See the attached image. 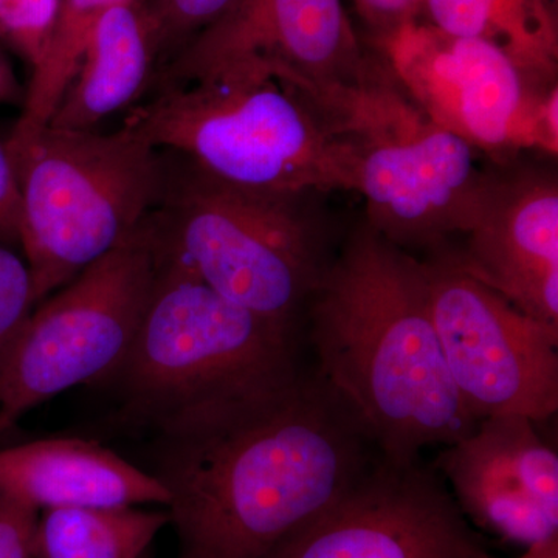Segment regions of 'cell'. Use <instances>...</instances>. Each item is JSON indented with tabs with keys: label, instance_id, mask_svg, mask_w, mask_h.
Listing matches in <instances>:
<instances>
[{
	"label": "cell",
	"instance_id": "1",
	"mask_svg": "<svg viewBox=\"0 0 558 558\" xmlns=\"http://www.w3.org/2000/svg\"><path fill=\"white\" fill-rule=\"evenodd\" d=\"M174 558H259L381 457L317 373L194 411L149 436Z\"/></svg>",
	"mask_w": 558,
	"mask_h": 558
},
{
	"label": "cell",
	"instance_id": "2",
	"mask_svg": "<svg viewBox=\"0 0 558 558\" xmlns=\"http://www.w3.org/2000/svg\"><path fill=\"white\" fill-rule=\"evenodd\" d=\"M317 374L389 461L475 429L433 322L424 263L359 223L306 307Z\"/></svg>",
	"mask_w": 558,
	"mask_h": 558
},
{
	"label": "cell",
	"instance_id": "3",
	"mask_svg": "<svg viewBox=\"0 0 558 558\" xmlns=\"http://www.w3.org/2000/svg\"><path fill=\"white\" fill-rule=\"evenodd\" d=\"M293 337L220 296L165 238L135 339L105 379L116 387L110 425L150 436L194 411L292 379L300 371Z\"/></svg>",
	"mask_w": 558,
	"mask_h": 558
},
{
	"label": "cell",
	"instance_id": "4",
	"mask_svg": "<svg viewBox=\"0 0 558 558\" xmlns=\"http://www.w3.org/2000/svg\"><path fill=\"white\" fill-rule=\"evenodd\" d=\"M123 126L242 189L351 191L340 124L275 76L241 73L157 87Z\"/></svg>",
	"mask_w": 558,
	"mask_h": 558
},
{
	"label": "cell",
	"instance_id": "5",
	"mask_svg": "<svg viewBox=\"0 0 558 558\" xmlns=\"http://www.w3.org/2000/svg\"><path fill=\"white\" fill-rule=\"evenodd\" d=\"M156 208L168 244L223 299L295 330L336 252L322 191L242 189L167 161Z\"/></svg>",
	"mask_w": 558,
	"mask_h": 558
},
{
	"label": "cell",
	"instance_id": "6",
	"mask_svg": "<svg viewBox=\"0 0 558 558\" xmlns=\"http://www.w3.org/2000/svg\"><path fill=\"white\" fill-rule=\"evenodd\" d=\"M3 145L20 186V245L36 306L128 240L167 186L160 149L126 126L14 128Z\"/></svg>",
	"mask_w": 558,
	"mask_h": 558
},
{
	"label": "cell",
	"instance_id": "7",
	"mask_svg": "<svg viewBox=\"0 0 558 558\" xmlns=\"http://www.w3.org/2000/svg\"><path fill=\"white\" fill-rule=\"evenodd\" d=\"M259 73L310 95L349 134L398 90L341 0H236L157 73V86Z\"/></svg>",
	"mask_w": 558,
	"mask_h": 558
},
{
	"label": "cell",
	"instance_id": "8",
	"mask_svg": "<svg viewBox=\"0 0 558 558\" xmlns=\"http://www.w3.org/2000/svg\"><path fill=\"white\" fill-rule=\"evenodd\" d=\"M163 255L154 211L128 240L40 301L0 365V439L40 403L119 368Z\"/></svg>",
	"mask_w": 558,
	"mask_h": 558
},
{
	"label": "cell",
	"instance_id": "9",
	"mask_svg": "<svg viewBox=\"0 0 558 558\" xmlns=\"http://www.w3.org/2000/svg\"><path fill=\"white\" fill-rule=\"evenodd\" d=\"M429 120L505 161L520 150L557 157L558 83L529 75L505 51L418 20L373 44Z\"/></svg>",
	"mask_w": 558,
	"mask_h": 558
},
{
	"label": "cell",
	"instance_id": "10",
	"mask_svg": "<svg viewBox=\"0 0 558 558\" xmlns=\"http://www.w3.org/2000/svg\"><path fill=\"white\" fill-rule=\"evenodd\" d=\"M351 191L366 202V222L400 248L446 247L468 234L490 172L469 142L402 98L347 137Z\"/></svg>",
	"mask_w": 558,
	"mask_h": 558
},
{
	"label": "cell",
	"instance_id": "11",
	"mask_svg": "<svg viewBox=\"0 0 558 558\" xmlns=\"http://www.w3.org/2000/svg\"><path fill=\"white\" fill-rule=\"evenodd\" d=\"M433 322L451 379L476 421L558 410V325L517 310L459 266L450 248L424 260Z\"/></svg>",
	"mask_w": 558,
	"mask_h": 558
},
{
	"label": "cell",
	"instance_id": "12",
	"mask_svg": "<svg viewBox=\"0 0 558 558\" xmlns=\"http://www.w3.org/2000/svg\"><path fill=\"white\" fill-rule=\"evenodd\" d=\"M476 542L438 472L380 457L259 558H465Z\"/></svg>",
	"mask_w": 558,
	"mask_h": 558
},
{
	"label": "cell",
	"instance_id": "13",
	"mask_svg": "<svg viewBox=\"0 0 558 558\" xmlns=\"http://www.w3.org/2000/svg\"><path fill=\"white\" fill-rule=\"evenodd\" d=\"M436 468L462 515L488 534L526 549L558 535L557 451L531 418H483L446 446Z\"/></svg>",
	"mask_w": 558,
	"mask_h": 558
},
{
	"label": "cell",
	"instance_id": "14",
	"mask_svg": "<svg viewBox=\"0 0 558 558\" xmlns=\"http://www.w3.org/2000/svg\"><path fill=\"white\" fill-rule=\"evenodd\" d=\"M454 259L517 310L558 325V183L542 170L490 172Z\"/></svg>",
	"mask_w": 558,
	"mask_h": 558
},
{
	"label": "cell",
	"instance_id": "15",
	"mask_svg": "<svg viewBox=\"0 0 558 558\" xmlns=\"http://www.w3.org/2000/svg\"><path fill=\"white\" fill-rule=\"evenodd\" d=\"M0 492L36 510L170 505L146 470L97 440L50 438L0 449Z\"/></svg>",
	"mask_w": 558,
	"mask_h": 558
},
{
	"label": "cell",
	"instance_id": "16",
	"mask_svg": "<svg viewBox=\"0 0 558 558\" xmlns=\"http://www.w3.org/2000/svg\"><path fill=\"white\" fill-rule=\"evenodd\" d=\"M157 70L159 54L145 0L113 7L92 31L78 69L47 124L92 131L137 101Z\"/></svg>",
	"mask_w": 558,
	"mask_h": 558
},
{
	"label": "cell",
	"instance_id": "17",
	"mask_svg": "<svg viewBox=\"0 0 558 558\" xmlns=\"http://www.w3.org/2000/svg\"><path fill=\"white\" fill-rule=\"evenodd\" d=\"M421 20L492 44L535 80L558 83L557 0H424Z\"/></svg>",
	"mask_w": 558,
	"mask_h": 558
},
{
	"label": "cell",
	"instance_id": "18",
	"mask_svg": "<svg viewBox=\"0 0 558 558\" xmlns=\"http://www.w3.org/2000/svg\"><path fill=\"white\" fill-rule=\"evenodd\" d=\"M170 521L142 506L40 510L35 558H143Z\"/></svg>",
	"mask_w": 558,
	"mask_h": 558
},
{
	"label": "cell",
	"instance_id": "19",
	"mask_svg": "<svg viewBox=\"0 0 558 558\" xmlns=\"http://www.w3.org/2000/svg\"><path fill=\"white\" fill-rule=\"evenodd\" d=\"M128 2L132 0H61L57 24L43 57L33 65L24 112L14 128L32 130L49 123L78 69L95 25L110 9Z\"/></svg>",
	"mask_w": 558,
	"mask_h": 558
},
{
	"label": "cell",
	"instance_id": "20",
	"mask_svg": "<svg viewBox=\"0 0 558 558\" xmlns=\"http://www.w3.org/2000/svg\"><path fill=\"white\" fill-rule=\"evenodd\" d=\"M234 2L236 0H145L159 54L157 73Z\"/></svg>",
	"mask_w": 558,
	"mask_h": 558
},
{
	"label": "cell",
	"instance_id": "21",
	"mask_svg": "<svg viewBox=\"0 0 558 558\" xmlns=\"http://www.w3.org/2000/svg\"><path fill=\"white\" fill-rule=\"evenodd\" d=\"M60 5L61 0H0V39L33 68L49 44Z\"/></svg>",
	"mask_w": 558,
	"mask_h": 558
},
{
	"label": "cell",
	"instance_id": "22",
	"mask_svg": "<svg viewBox=\"0 0 558 558\" xmlns=\"http://www.w3.org/2000/svg\"><path fill=\"white\" fill-rule=\"evenodd\" d=\"M35 307L27 263L0 244V365Z\"/></svg>",
	"mask_w": 558,
	"mask_h": 558
},
{
	"label": "cell",
	"instance_id": "23",
	"mask_svg": "<svg viewBox=\"0 0 558 558\" xmlns=\"http://www.w3.org/2000/svg\"><path fill=\"white\" fill-rule=\"evenodd\" d=\"M39 510L0 492V558H35Z\"/></svg>",
	"mask_w": 558,
	"mask_h": 558
},
{
	"label": "cell",
	"instance_id": "24",
	"mask_svg": "<svg viewBox=\"0 0 558 558\" xmlns=\"http://www.w3.org/2000/svg\"><path fill=\"white\" fill-rule=\"evenodd\" d=\"M359 16L368 25L371 43L391 38L405 25L421 20L424 0H354Z\"/></svg>",
	"mask_w": 558,
	"mask_h": 558
},
{
	"label": "cell",
	"instance_id": "25",
	"mask_svg": "<svg viewBox=\"0 0 558 558\" xmlns=\"http://www.w3.org/2000/svg\"><path fill=\"white\" fill-rule=\"evenodd\" d=\"M22 204L16 174L5 145L0 143V244L20 245Z\"/></svg>",
	"mask_w": 558,
	"mask_h": 558
},
{
	"label": "cell",
	"instance_id": "26",
	"mask_svg": "<svg viewBox=\"0 0 558 558\" xmlns=\"http://www.w3.org/2000/svg\"><path fill=\"white\" fill-rule=\"evenodd\" d=\"M24 100V92L10 62L0 53V102H20Z\"/></svg>",
	"mask_w": 558,
	"mask_h": 558
},
{
	"label": "cell",
	"instance_id": "27",
	"mask_svg": "<svg viewBox=\"0 0 558 558\" xmlns=\"http://www.w3.org/2000/svg\"><path fill=\"white\" fill-rule=\"evenodd\" d=\"M521 558H558V535L537 545L529 546Z\"/></svg>",
	"mask_w": 558,
	"mask_h": 558
},
{
	"label": "cell",
	"instance_id": "28",
	"mask_svg": "<svg viewBox=\"0 0 558 558\" xmlns=\"http://www.w3.org/2000/svg\"><path fill=\"white\" fill-rule=\"evenodd\" d=\"M465 558H492L490 554L487 553L486 549L481 548L480 543H473L472 546H470V549L468 550V554H465Z\"/></svg>",
	"mask_w": 558,
	"mask_h": 558
},
{
	"label": "cell",
	"instance_id": "29",
	"mask_svg": "<svg viewBox=\"0 0 558 558\" xmlns=\"http://www.w3.org/2000/svg\"><path fill=\"white\" fill-rule=\"evenodd\" d=\"M143 558H153V550H149V553L146 554V556L143 557Z\"/></svg>",
	"mask_w": 558,
	"mask_h": 558
}]
</instances>
